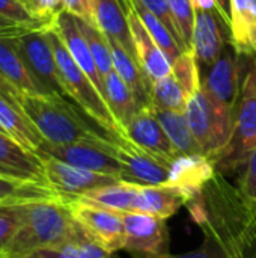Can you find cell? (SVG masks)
<instances>
[{
	"instance_id": "52a82bcc",
	"label": "cell",
	"mask_w": 256,
	"mask_h": 258,
	"mask_svg": "<svg viewBox=\"0 0 256 258\" xmlns=\"http://www.w3.org/2000/svg\"><path fill=\"white\" fill-rule=\"evenodd\" d=\"M36 154H47L72 166L122 180V165L116 157V141L110 138H97L66 145L44 142Z\"/></svg>"
},
{
	"instance_id": "7c38bea8",
	"label": "cell",
	"mask_w": 256,
	"mask_h": 258,
	"mask_svg": "<svg viewBox=\"0 0 256 258\" xmlns=\"http://www.w3.org/2000/svg\"><path fill=\"white\" fill-rule=\"evenodd\" d=\"M44 163V172L47 183L63 198L72 200L84 197L97 189L115 184L121 181L116 177L88 171L69 163L60 162L47 154H39Z\"/></svg>"
},
{
	"instance_id": "7dc6e473",
	"label": "cell",
	"mask_w": 256,
	"mask_h": 258,
	"mask_svg": "<svg viewBox=\"0 0 256 258\" xmlns=\"http://www.w3.org/2000/svg\"><path fill=\"white\" fill-rule=\"evenodd\" d=\"M23 2H24V3H26V0H23ZM26 6H27V5H26Z\"/></svg>"
},
{
	"instance_id": "d590c367",
	"label": "cell",
	"mask_w": 256,
	"mask_h": 258,
	"mask_svg": "<svg viewBox=\"0 0 256 258\" xmlns=\"http://www.w3.org/2000/svg\"><path fill=\"white\" fill-rule=\"evenodd\" d=\"M0 15L21 23H38V21L54 23V21L36 18L23 0H0Z\"/></svg>"
},
{
	"instance_id": "4dcf8cb0",
	"label": "cell",
	"mask_w": 256,
	"mask_h": 258,
	"mask_svg": "<svg viewBox=\"0 0 256 258\" xmlns=\"http://www.w3.org/2000/svg\"><path fill=\"white\" fill-rule=\"evenodd\" d=\"M77 21H78V26L89 44V48L95 59V63L104 79L109 73L113 71V57H112V48H110L109 39L97 26L89 24L80 18H77Z\"/></svg>"
},
{
	"instance_id": "f1b7e54d",
	"label": "cell",
	"mask_w": 256,
	"mask_h": 258,
	"mask_svg": "<svg viewBox=\"0 0 256 258\" xmlns=\"http://www.w3.org/2000/svg\"><path fill=\"white\" fill-rule=\"evenodd\" d=\"M39 200H63L51 186L38 183H21L0 177V206L23 204ZM66 201V200H65Z\"/></svg>"
},
{
	"instance_id": "b9f144b4",
	"label": "cell",
	"mask_w": 256,
	"mask_h": 258,
	"mask_svg": "<svg viewBox=\"0 0 256 258\" xmlns=\"http://www.w3.org/2000/svg\"><path fill=\"white\" fill-rule=\"evenodd\" d=\"M29 258H78V252H77V246L71 237L69 240L63 242L62 245H59L56 248H47V249L38 251L36 254H33Z\"/></svg>"
},
{
	"instance_id": "e0dca14e",
	"label": "cell",
	"mask_w": 256,
	"mask_h": 258,
	"mask_svg": "<svg viewBox=\"0 0 256 258\" xmlns=\"http://www.w3.org/2000/svg\"><path fill=\"white\" fill-rule=\"evenodd\" d=\"M54 29L59 33L60 39L63 41V44L68 48L72 59L84 71V74L94 82L97 89L104 97V79H103L97 63H95V59L91 53L89 44H88V41H86V38H84L80 26H78L77 17L63 11L56 18Z\"/></svg>"
},
{
	"instance_id": "ac0fdd59",
	"label": "cell",
	"mask_w": 256,
	"mask_h": 258,
	"mask_svg": "<svg viewBox=\"0 0 256 258\" xmlns=\"http://www.w3.org/2000/svg\"><path fill=\"white\" fill-rule=\"evenodd\" d=\"M189 201V194L175 184H139L133 213H145L160 219L174 216Z\"/></svg>"
},
{
	"instance_id": "2e32d148",
	"label": "cell",
	"mask_w": 256,
	"mask_h": 258,
	"mask_svg": "<svg viewBox=\"0 0 256 258\" xmlns=\"http://www.w3.org/2000/svg\"><path fill=\"white\" fill-rule=\"evenodd\" d=\"M0 177L21 183L48 184L41 156L23 148L3 132H0Z\"/></svg>"
},
{
	"instance_id": "ba28073f",
	"label": "cell",
	"mask_w": 256,
	"mask_h": 258,
	"mask_svg": "<svg viewBox=\"0 0 256 258\" xmlns=\"http://www.w3.org/2000/svg\"><path fill=\"white\" fill-rule=\"evenodd\" d=\"M244 54L232 42L226 45L220 57L207 70L201 71V89L225 112L235 115L241 89Z\"/></svg>"
},
{
	"instance_id": "30bf717a",
	"label": "cell",
	"mask_w": 256,
	"mask_h": 258,
	"mask_svg": "<svg viewBox=\"0 0 256 258\" xmlns=\"http://www.w3.org/2000/svg\"><path fill=\"white\" fill-rule=\"evenodd\" d=\"M66 206L75 222L94 242L112 254L124 249L125 225L121 213L112 212L81 198L66 200Z\"/></svg>"
},
{
	"instance_id": "5b68a950",
	"label": "cell",
	"mask_w": 256,
	"mask_h": 258,
	"mask_svg": "<svg viewBox=\"0 0 256 258\" xmlns=\"http://www.w3.org/2000/svg\"><path fill=\"white\" fill-rule=\"evenodd\" d=\"M48 38L54 51L59 77L66 97L71 98L75 103V106L88 118H91L101 130H104L112 138L119 139L122 136L121 130L104 97L97 89L94 82L84 74V71L72 59V56L69 54L68 48L65 47L63 41L60 39L54 27L48 30Z\"/></svg>"
},
{
	"instance_id": "bcb514c9",
	"label": "cell",
	"mask_w": 256,
	"mask_h": 258,
	"mask_svg": "<svg viewBox=\"0 0 256 258\" xmlns=\"http://www.w3.org/2000/svg\"><path fill=\"white\" fill-rule=\"evenodd\" d=\"M121 2H122L127 8H130V0H121Z\"/></svg>"
},
{
	"instance_id": "5bb4252c",
	"label": "cell",
	"mask_w": 256,
	"mask_h": 258,
	"mask_svg": "<svg viewBox=\"0 0 256 258\" xmlns=\"http://www.w3.org/2000/svg\"><path fill=\"white\" fill-rule=\"evenodd\" d=\"M116 157L122 165V180L136 184H166L170 180L172 165L161 160L124 136L116 141Z\"/></svg>"
},
{
	"instance_id": "ffe728a7",
	"label": "cell",
	"mask_w": 256,
	"mask_h": 258,
	"mask_svg": "<svg viewBox=\"0 0 256 258\" xmlns=\"http://www.w3.org/2000/svg\"><path fill=\"white\" fill-rule=\"evenodd\" d=\"M121 0H95L94 26H97L107 39L122 45L133 57H136L134 42L128 23V12Z\"/></svg>"
},
{
	"instance_id": "9c48e42d",
	"label": "cell",
	"mask_w": 256,
	"mask_h": 258,
	"mask_svg": "<svg viewBox=\"0 0 256 258\" xmlns=\"http://www.w3.org/2000/svg\"><path fill=\"white\" fill-rule=\"evenodd\" d=\"M15 47L39 91L42 94H57L66 98L48 30H38L15 38Z\"/></svg>"
},
{
	"instance_id": "603a6c76",
	"label": "cell",
	"mask_w": 256,
	"mask_h": 258,
	"mask_svg": "<svg viewBox=\"0 0 256 258\" xmlns=\"http://www.w3.org/2000/svg\"><path fill=\"white\" fill-rule=\"evenodd\" d=\"M0 79L14 88L21 98L42 94L18 54L15 38H0Z\"/></svg>"
},
{
	"instance_id": "83f0119b",
	"label": "cell",
	"mask_w": 256,
	"mask_h": 258,
	"mask_svg": "<svg viewBox=\"0 0 256 258\" xmlns=\"http://www.w3.org/2000/svg\"><path fill=\"white\" fill-rule=\"evenodd\" d=\"M130 5L134 9V12L137 14V17L140 18L142 24L146 27V30L152 36V39L155 41V44L164 53L167 60L170 63H174L184 53V50L181 48V45L178 44V41L175 39L172 32L140 0H130Z\"/></svg>"
},
{
	"instance_id": "f6af8a7d",
	"label": "cell",
	"mask_w": 256,
	"mask_h": 258,
	"mask_svg": "<svg viewBox=\"0 0 256 258\" xmlns=\"http://www.w3.org/2000/svg\"><path fill=\"white\" fill-rule=\"evenodd\" d=\"M222 15L225 17V20L228 21V24L231 23V0H216ZM231 27V26H229Z\"/></svg>"
},
{
	"instance_id": "836d02e7",
	"label": "cell",
	"mask_w": 256,
	"mask_h": 258,
	"mask_svg": "<svg viewBox=\"0 0 256 258\" xmlns=\"http://www.w3.org/2000/svg\"><path fill=\"white\" fill-rule=\"evenodd\" d=\"M56 23L38 21V23H21L0 15V38H20L38 30H50Z\"/></svg>"
},
{
	"instance_id": "8d00e7d4",
	"label": "cell",
	"mask_w": 256,
	"mask_h": 258,
	"mask_svg": "<svg viewBox=\"0 0 256 258\" xmlns=\"http://www.w3.org/2000/svg\"><path fill=\"white\" fill-rule=\"evenodd\" d=\"M158 20H161L164 23V26L172 32V35L175 36V39L178 41V44L181 45V48L186 51L184 48V44H183V39L177 30V26H175V21H174V17H172V11H170V6H169V0H140Z\"/></svg>"
},
{
	"instance_id": "f546056e",
	"label": "cell",
	"mask_w": 256,
	"mask_h": 258,
	"mask_svg": "<svg viewBox=\"0 0 256 258\" xmlns=\"http://www.w3.org/2000/svg\"><path fill=\"white\" fill-rule=\"evenodd\" d=\"M190 98L192 95L187 89L172 76V73H169L166 77L154 83L151 106L161 110L184 112Z\"/></svg>"
},
{
	"instance_id": "9a60e30c",
	"label": "cell",
	"mask_w": 256,
	"mask_h": 258,
	"mask_svg": "<svg viewBox=\"0 0 256 258\" xmlns=\"http://www.w3.org/2000/svg\"><path fill=\"white\" fill-rule=\"evenodd\" d=\"M124 138L143 151L169 163H174L181 156L167 138L151 106L139 110V113L125 127Z\"/></svg>"
},
{
	"instance_id": "4316f807",
	"label": "cell",
	"mask_w": 256,
	"mask_h": 258,
	"mask_svg": "<svg viewBox=\"0 0 256 258\" xmlns=\"http://www.w3.org/2000/svg\"><path fill=\"white\" fill-rule=\"evenodd\" d=\"M137 189L139 184L121 180L115 184L97 189L80 198L92 204L101 206L104 209H109L112 212L124 215V213H133Z\"/></svg>"
},
{
	"instance_id": "484cf974",
	"label": "cell",
	"mask_w": 256,
	"mask_h": 258,
	"mask_svg": "<svg viewBox=\"0 0 256 258\" xmlns=\"http://www.w3.org/2000/svg\"><path fill=\"white\" fill-rule=\"evenodd\" d=\"M152 110L163 125L167 138L181 156H204L196 138L192 133L184 112L161 110L155 107H152Z\"/></svg>"
},
{
	"instance_id": "4fadbf2b",
	"label": "cell",
	"mask_w": 256,
	"mask_h": 258,
	"mask_svg": "<svg viewBox=\"0 0 256 258\" xmlns=\"http://www.w3.org/2000/svg\"><path fill=\"white\" fill-rule=\"evenodd\" d=\"M232 42L231 27L219 8L195 11V27L192 38V53L199 71L210 68Z\"/></svg>"
},
{
	"instance_id": "1f68e13d",
	"label": "cell",
	"mask_w": 256,
	"mask_h": 258,
	"mask_svg": "<svg viewBox=\"0 0 256 258\" xmlns=\"http://www.w3.org/2000/svg\"><path fill=\"white\" fill-rule=\"evenodd\" d=\"M177 30L183 39L186 51H192V38L195 27V8L192 0H169Z\"/></svg>"
},
{
	"instance_id": "f35d334b",
	"label": "cell",
	"mask_w": 256,
	"mask_h": 258,
	"mask_svg": "<svg viewBox=\"0 0 256 258\" xmlns=\"http://www.w3.org/2000/svg\"><path fill=\"white\" fill-rule=\"evenodd\" d=\"M27 8L36 18L54 21L65 11L63 0H26Z\"/></svg>"
},
{
	"instance_id": "6da1fadb",
	"label": "cell",
	"mask_w": 256,
	"mask_h": 258,
	"mask_svg": "<svg viewBox=\"0 0 256 258\" xmlns=\"http://www.w3.org/2000/svg\"><path fill=\"white\" fill-rule=\"evenodd\" d=\"M204 236L235 258H256V204L216 174L186 204Z\"/></svg>"
},
{
	"instance_id": "8fae6325",
	"label": "cell",
	"mask_w": 256,
	"mask_h": 258,
	"mask_svg": "<svg viewBox=\"0 0 256 258\" xmlns=\"http://www.w3.org/2000/svg\"><path fill=\"white\" fill-rule=\"evenodd\" d=\"M125 245L133 258H164L170 255V236L166 219L145 213H124Z\"/></svg>"
},
{
	"instance_id": "74e56055",
	"label": "cell",
	"mask_w": 256,
	"mask_h": 258,
	"mask_svg": "<svg viewBox=\"0 0 256 258\" xmlns=\"http://www.w3.org/2000/svg\"><path fill=\"white\" fill-rule=\"evenodd\" d=\"M164 258H235L232 254H229L226 249H223L214 239L204 236V242L202 245L190 252L186 254H180V255H167Z\"/></svg>"
},
{
	"instance_id": "277c9868",
	"label": "cell",
	"mask_w": 256,
	"mask_h": 258,
	"mask_svg": "<svg viewBox=\"0 0 256 258\" xmlns=\"http://www.w3.org/2000/svg\"><path fill=\"white\" fill-rule=\"evenodd\" d=\"M244 59L232 135L226 148L213 163L216 171L225 177L243 169L256 148V54H244Z\"/></svg>"
},
{
	"instance_id": "3957f363",
	"label": "cell",
	"mask_w": 256,
	"mask_h": 258,
	"mask_svg": "<svg viewBox=\"0 0 256 258\" xmlns=\"http://www.w3.org/2000/svg\"><path fill=\"white\" fill-rule=\"evenodd\" d=\"M21 109L35 124L45 142L66 145L97 138H110L92 127L65 97L57 94H36L21 98Z\"/></svg>"
},
{
	"instance_id": "7a4b0ae2",
	"label": "cell",
	"mask_w": 256,
	"mask_h": 258,
	"mask_svg": "<svg viewBox=\"0 0 256 258\" xmlns=\"http://www.w3.org/2000/svg\"><path fill=\"white\" fill-rule=\"evenodd\" d=\"M20 225L5 258H29L56 248L74 234L75 221L65 200H39L18 204Z\"/></svg>"
},
{
	"instance_id": "7402d4cb",
	"label": "cell",
	"mask_w": 256,
	"mask_h": 258,
	"mask_svg": "<svg viewBox=\"0 0 256 258\" xmlns=\"http://www.w3.org/2000/svg\"><path fill=\"white\" fill-rule=\"evenodd\" d=\"M113 57V70L118 76L125 82V85L131 89L133 95L136 97L139 106L149 107L152 100V86L154 83L149 80L146 73L142 70L140 63L136 57H133L122 45L109 39Z\"/></svg>"
},
{
	"instance_id": "d6986e66",
	"label": "cell",
	"mask_w": 256,
	"mask_h": 258,
	"mask_svg": "<svg viewBox=\"0 0 256 258\" xmlns=\"http://www.w3.org/2000/svg\"><path fill=\"white\" fill-rule=\"evenodd\" d=\"M127 15H128L133 42H134L136 59L140 63L142 70L149 77V80L152 83H155L170 73L172 63L167 60L164 53L155 44V41L152 39V36L146 30V27L142 24L140 18L137 17V14L131 8V5H130Z\"/></svg>"
},
{
	"instance_id": "d4e9b609",
	"label": "cell",
	"mask_w": 256,
	"mask_h": 258,
	"mask_svg": "<svg viewBox=\"0 0 256 258\" xmlns=\"http://www.w3.org/2000/svg\"><path fill=\"white\" fill-rule=\"evenodd\" d=\"M231 36L241 54H256V0H231Z\"/></svg>"
},
{
	"instance_id": "e575fe53",
	"label": "cell",
	"mask_w": 256,
	"mask_h": 258,
	"mask_svg": "<svg viewBox=\"0 0 256 258\" xmlns=\"http://www.w3.org/2000/svg\"><path fill=\"white\" fill-rule=\"evenodd\" d=\"M75 221V219H74ZM72 240L77 246L78 258H112V252L104 249L101 245L94 242L83 230L81 227L75 222Z\"/></svg>"
},
{
	"instance_id": "7bdbcfd3",
	"label": "cell",
	"mask_w": 256,
	"mask_h": 258,
	"mask_svg": "<svg viewBox=\"0 0 256 258\" xmlns=\"http://www.w3.org/2000/svg\"><path fill=\"white\" fill-rule=\"evenodd\" d=\"M0 94L5 98H8L9 101H12L14 104H17V106L21 107V97H20V94L14 88H11L3 79H0Z\"/></svg>"
},
{
	"instance_id": "cb8c5ba5",
	"label": "cell",
	"mask_w": 256,
	"mask_h": 258,
	"mask_svg": "<svg viewBox=\"0 0 256 258\" xmlns=\"http://www.w3.org/2000/svg\"><path fill=\"white\" fill-rule=\"evenodd\" d=\"M104 100L124 136L125 127L142 109L131 89L113 70L104 77Z\"/></svg>"
},
{
	"instance_id": "d6a6232c",
	"label": "cell",
	"mask_w": 256,
	"mask_h": 258,
	"mask_svg": "<svg viewBox=\"0 0 256 258\" xmlns=\"http://www.w3.org/2000/svg\"><path fill=\"white\" fill-rule=\"evenodd\" d=\"M18 225H20L18 204L0 206V258H5L8 246L11 245Z\"/></svg>"
},
{
	"instance_id": "60d3db41",
	"label": "cell",
	"mask_w": 256,
	"mask_h": 258,
	"mask_svg": "<svg viewBox=\"0 0 256 258\" xmlns=\"http://www.w3.org/2000/svg\"><path fill=\"white\" fill-rule=\"evenodd\" d=\"M63 6L66 12L89 24H94L95 0H63Z\"/></svg>"
},
{
	"instance_id": "ab89813d",
	"label": "cell",
	"mask_w": 256,
	"mask_h": 258,
	"mask_svg": "<svg viewBox=\"0 0 256 258\" xmlns=\"http://www.w3.org/2000/svg\"><path fill=\"white\" fill-rule=\"evenodd\" d=\"M238 189L247 200L256 204V148L250 154L246 166L243 168V175L238 181Z\"/></svg>"
},
{
	"instance_id": "ee69618b",
	"label": "cell",
	"mask_w": 256,
	"mask_h": 258,
	"mask_svg": "<svg viewBox=\"0 0 256 258\" xmlns=\"http://www.w3.org/2000/svg\"><path fill=\"white\" fill-rule=\"evenodd\" d=\"M192 5H193L195 11H207V9L219 8L216 0H192Z\"/></svg>"
},
{
	"instance_id": "8992f818",
	"label": "cell",
	"mask_w": 256,
	"mask_h": 258,
	"mask_svg": "<svg viewBox=\"0 0 256 258\" xmlns=\"http://www.w3.org/2000/svg\"><path fill=\"white\" fill-rule=\"evenodd\" d=\"M184 115L202 150V154L214 163L231 139L234 115L213 103L201 88L189 100Z\"/></svg>"
},
{
	"instance_id": "44dd1931",
	"label": "cell",
	"mask_w": 256,
	"mask_h": 258,
	"mask_svg": "<svg viewBox=\"0 0 256 258\" xmlns=\"http://www.w3.org/2000/svg\"><path fill=\"white\" fill-rule=\"evenodd\" d=\"M0 132L23 148L38 153L45 139L38 132L24 110L0 94Z\"/></svg>"
}]
</instances>
